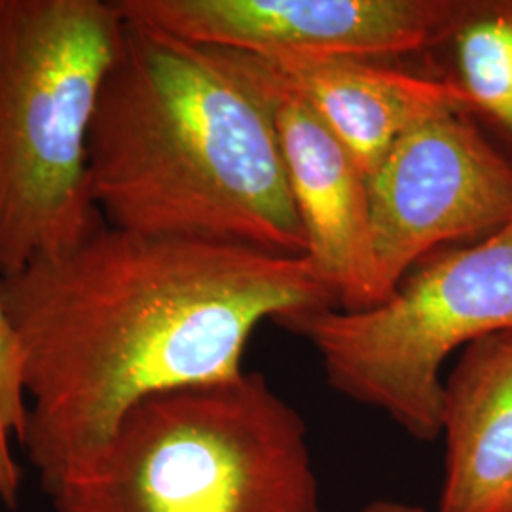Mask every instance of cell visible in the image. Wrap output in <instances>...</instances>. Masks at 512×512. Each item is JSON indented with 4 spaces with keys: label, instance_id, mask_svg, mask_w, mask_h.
<instances>
[{
    "label": "cell",
    "instance_id": "1",
    "mask_svg": "<svg viewBox=\"0 0 512 512\" xmlns=\"http://www.w3.org/2000/svg\"><path fill=\"white\" fill-rule=\"evenodd\" d=\"M18 338L19 439L52 494L152 395L241 376L262 321L336 306L306 256L103 226L0 275Z\"/></svg>",
    "mask_w": 512,
    "mask_h": 512
},
{
    "label": "cell",
    "instance_id": "2",
    "mask_svg": "<svg viewBox=\"0 0 512 512\" xmlns=\"http://www.w3.org/2000/svg\"><path fill=\"white\" fill-rule=\"evenodd\" d=\"M88 162L107 226L306 256L270 103L238 52L126 19Z\"/></svg>",
    "mask_w": 512,
    "mask_h": 512
},
{
    "label": "cell",
    "instance_id": "3",
    "mask_svg": "<svg viewBox=\"0 0 512 512\" xmlns=\"http://www.w3.org/2000/svg\"><path fill=\"white\" fill-rule=\"evenodd\" d=\"M48 495L54 512H323L306 421L260 372L135 404Z\"/></svg>",
    "mask_w": 512,
    "mask_h": 512
},
{
    "label": "cell",
    "instance_id": "4",
    "mask_svg": "<svg viewBox=\"0 0 512 512\" xmlns=\"http://www.w3.org/2000/svg\"><path fill=\"white\" fill-rule=\"evenodd\" d=\"M124 27L114 0H0V275L105 226L88 145Z\"/></svg>",
    "mask_w": 512,
    "mask_h": 512
},
{
    "label": "cell",
    "instance_id": "5",
    "mask_svg": "<svg viewBox=\"0 0 512 512\" xmlns=\"http://www.w3.org/2000/svg\"><path fill=\"white\" fill-rule=\"evenodd\" d=\"M274 325L310 342L334 391L412 439H439L444 361L512 329V217L488 238L425 258L372 308L329 306Z\"/></svg>",
    "mask_w": 512,
    "mask_h": 512
},
{
    "label": "cell",
    "instance_id": "6",
    "mask_svg": "<svg viewBox=\"0 0 512 512\" xmlns=\"http://www.w3.org/2000/svg\"><path fill=\"white\" fill-rule=\"evenodd\" d=\"M366 179L380 302L425 258L512 217V160L461 110L406 131Z\"/></svg>",
    "mask_w": 512,
    "mask_h": 512
},
{
    "label": "cell",
    "instance_id": "7",
    "mask_svg": "<svg viewBox=\"0 0 512 512\" xmlns=\"http://www.w3.org/2000/svg\"><path fill=\"white\" fill-rule=\"evenodd\" d=\"M129 21L256 57L429 52L459 0H114Z\"/></svg>",
    "mask_w": 512,
    "mask_h": 512
},
{
    "label": "cell",
    "instance_id": "8",
    "mask_svg": "<svg viewBox=\"0 0 512 512\" xmlns=\"http://www.w3.org/2000/svg\"><path fill=\"white\" fill-rule=\"evenodd\" d=\"M266 95L306 258L336 308L380 304L376 285L368 179L348 147L255 55L238 52Z\"/></svg>",
    "mask_w": 512,
    "mask_h": 512
},
{
    "label": "cell",
    "instance_id": "9",
    "mask_svg": "<svg viewBox=\"0 0 512 512\" xmlns=\"http://www.w3.org/2000/svg\"><path fill=\"white\" fill-rule=\"evenodd\" d=\"M258 59L327 124L366 177L423 120L446 110L467 114L458 90L437 74L393 69L365 57Z\"/></svg>",
    "mask_w": 512,
    "mask_h": 512
},
{
    "label": "cell",
    "instance_id": "10",
    "mask_svg": "<svg viewBox=\"0 0 512 512\" xmlns=\"http://www.w3.org/2000/svg\"><path fill=\"white\" fill-rule=\"evenodd\" d=\"M437 512H512V329L461 351L444 380Z\"/></svg>",
    "mask_w": 512,
    "mask_h": 512
},
{
    "label": "cell",
    "instance_id": "11",
    "mask_svg": "<svg viewBox=\"0 0 512 512\" xmlns=\"http://www.w3.org/2000/svg\"><path fill=\"white\" fill-rule=\"evenodd\" d=\"M437 76L458 90L467 114L512 160V0H459L429 50Z\"/></svg>",
    "mask_w": 512,
    "mask_h": 512
},
{
    "label": "cell",
    "instance_id": "12",
    "mask_svg": "<svg viewBox=\"0 0 512 512\" xmlns=\"http://www.w3.org/2000/svg\"><path fill=\"white\" fill-rule=\"evenodd\" d=\"M27 418L23 366L18 338L0 302V503L16 511L21 494V469L14 458Z\"/></svg>",
    "mask_w": 512,
    "mask_h": 512
},
{
    "label": "cell",
    "instance_id": "13",
    "mask_svg": "<svg viewBox=\"0 0 512 512\" xmlns=\"http://www.w3.org/2000/svg\"><path fill=\"white\" fill-rule=\"evenodd\" d=\"M359 512H427L423 511L418 505L404 503V501H395V499H376L372 503L365 505Z\"/></svg>",
    "mask_w": 512,
    "mask_h": 512
}]
</instances>
